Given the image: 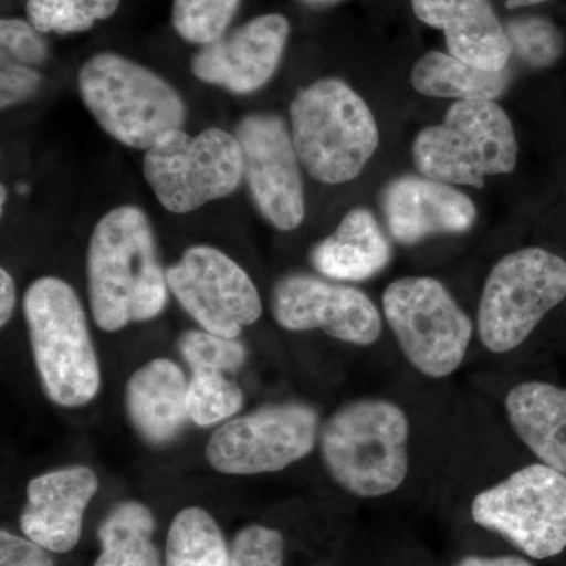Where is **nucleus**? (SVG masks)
Wrapping results in <instances>:
<instances>
[{
    "label": "nucleus",
    "instance_id": "f257e3e1",
    "mask_svg": "<svg viewBox=\"0 0 566 566\" xmlns=\"http://www.w3.org/2000/svg\"><path fill=\"white\" fill-rule=\"evenodd\" d=\"M87 282L93 318L107 333L161 314L169 283L144 210L122 205L99 219L88 243Z\"/></svg>",
    "mask_w": 566,
    "mask_h": 566
},
{
    "label": "nucleus",
    "instance_id": "f03ea898",
    "mask_svg": "<svg viewBox=\"0 0 566 566\" xmlns=\"http://www.w3.org/2000/svg\"><path fill=\"white\" fill-rule=\"evenodd\" d=\"M290 129L301 166L324 185L353 181L378 150L374 112L337 77L297 92L290 106Z\"/></svg>",
    "mask_w": 566,
    "mask_h": 566
},
{
    "label": "nucleus",
    "instance_id": "7ed1b4c3",
    "mask_svg": "<svg viewBox=\"0 0 566 566\" xmlns=\"http://www.w3.org/2000/svg\"><path fill=\"white\" fill-rule=\"evenodd\" d=\"M77 87L92 117L126 147L147 151L164 134L185 125L180 93L158 73L125 55H92L81 66Z\"/></svg>",
    "mask_w": 566,
    "mask_h": 566
},
{
    "label": "nucleus",
    "instance_id": "20e7f679",
    "mask_svg": "<svg viewBox=\"0 0 566 566\" xmlns=\"http://www.w3.org/2000/svg\"><path fill=\"white\" fill-rule=\"evenodd\" d=\"M409 422L403 409L386 400L345 405L319 431L331 476L359 497H381L408 475Z\"/></svg>",
    "mask_w": 566,
    "mask_h": 566
},
{
    "label": "nucleus",
    "instance_id": "39448f33",
    "mask_svg": "<svg viewBox=\"0 0 566 566\" xmlns=\"http://www.w3.org/2000/svg\"><path fill=\"white\" fill-rule=\"evenodd\" d=\"M24 315L44 392L65 408L91 403L102 374L73 286L57 277L39 279L25 293Z\"/></svg>",
    "mask_w": 566,
    "mask_h": 566
},
{
    "label": "nucleus",
    "instance_id": "423d86ee",
    "mask_svg": "<svg viewBox=\"0 0 566 566\" xmlns=\"http://www.w3.org/2000/svg\"><path fill=\"white\" fill-rule=\"evenodd\" d=\"M517 151L512 120L494 99L453 103L444 122L423 128L412 144L420 175L479 189L488 177L513 172Z\"/></svg>",
    "mask_w": 566,
    "mask_h": 566
},
{
    "label": "nucleus",
    "instance_id": "0eeeda50",
    "mask_svg": "<svg viewBox=\"0 0 566 566\" xmlns=\"http://www.w3.org/2000/svg\"><path fill=\"white\" fill-rule=\"evenodd\" d=\"M566 300V262L543 248L520 249L494 264L480 297V340L491 353L513 352Z\"/></svg>",
    "mask_w": 566,
    "mask_h": 566
},
{
    "label": "nucleus",
    "instance_id": "6e6552de",
    "mask_svg": "<svg viewBox=\"0 0 566 566\" xmlns=\"http://www.w3.org/2000/svg\"><path fill=\"white\" fill-rule=\"evenodd\" d=\"M144 177L167 211L188 214L240 188L243 151L226 129L208 128L197 136L174 129L145 151Z\"/></svg>",
    "mask_w": 566,
    "mask_h": 566
},
{
    "label": "nucleus",
    "instance_id": "1a4fd4ad",
    "mask_svg": "<svg viewBox=\"0 0 566 566\" xmlns=\"http://www.w3.org/2000/svg\"><path fill=\"white\" fill-rule=\"evenodd\" d=\"M387 324L420 374L452 375L464 360L472 322L449 290L433 277H403L382 293Z\"/></svg>",
    "mask_w": 566,
    "mask_h": 566
},
{
    "label": "nucleus",
    "instance_id": "9d476101",
    "mask_svg": "<svg viewBox=\"0 0 566 566\" xmlns=\"http://www.w3.org/2000/svg\"><path fill=\"white\" fill-rule=\"evenodd\" d=\"M471 513L527 556H557L566 547V475L543 463L527 465L476 495Z\"/></svg>",
    "mask_w": 566,
    "mask_h": 566
},
{
    "label": "nucleus",
    "instance_id": "9b49d317",
    "mask_svg": "<svg viewBox=\"0 0 566 566\" xmlns=\"http://www.w3.org/2000/svg\"><path fill=\"white\" fill-rule=\"evenodd\" d=\"M318 438V415L307 405L264 406L214 431L207 458L229 475L277 472L307 457Z\"/></svg>",
    "mask_w": 566,
    "mask_h": 566
},
{
    "label": "nucleus",
    "instance_id": "f8f14e48",
    "mask_svg": "<svg viewBox=\"0 0 566 566\" xmlns=\"http://www.w3.org/2000/svg\"><path fill=\"white\" fill-rule=\"evenodd\" d=\"M166 275L178 303L208 333L237 338L262 316V297L252 279L211 245L189 248Z\"/></svg>",
    "mask_w": 566,
    "mask_h": 566
},
{
    "label": "nucleus",
    "instance_id": "ddd939ff",
    "mask_svg": "<svg viewBox=\"0 0 566 566\" xmlns=\"http://www.w3.org/2000/svg\"><path fill=\"white\" fill-rule=\"evenodd\" d=\"M234 137L256 210L282 232L297 229L305 218V193L292 129L281 115L255 112L238 123Z\"/></svg>",
    "mask_w": 566,
    "mask_h": 566
},
{
    "label": "nucleus",
    "instance_id": "4468645a",
    "mask_svg": "<svg viewBox=\"0 0 566 566\" xmlns=\"http://www.w3.org/2000/svg\"><path fill=\"white\" fill-rule=\"evenodd\" d=\"M271 308L286 331L322 329L357 346L374 345L381 335V315L367 294L314 275L292 274L277 281Z\"/></svg>",
    "mask_w": 566,
    "mask_h": 566
},
{
    "label": "nucleus",
    "instance_id": "2eb2a0df",
    "mask_svg": "<svg viewBox=\"0 0 566 566\" xmlns=\"http://www.w3.org/2000/svg\"><path fill=\"white\" fill-rule=\"evenodd\" d=\"M290 22L279 13L262 14L229 31L193 55L197 80L245 95L264 87L281 66Z\"/></svg>",
    "mask_w": 566,
    "mask_h": 566
},
{
    "label": "nucleus",
    "instance_id": "dca6fc26",
    "mask_svg": "<svg viewBox=\"0 0 566 566\" xmlns=\"http://www.w3.org/2000/svg\"><path fill=\"white\" fill-rule=\"evenodd\" d=\"M381 207L387 229L405 245L468 232L476 219L475 205L465 193L427 177L397 178L382 192Z\"/></svg>",
    "mask_w": 566,
    "mask_h": 566
},
{
    "label": "nucleus",
    "instance_id": "f3484780",
    "mask_svg": "<svg viewBox=\"0 0 566 566\" xmlns=\"http://www.w3.org/2000/svg\"><path fill=\"white\" fill-rule=\"evenodd\" d=\"M96 491L98 479L84 465L31 480L20 517L25 538L50 553H70L80 543L85 509Z\"/></svg>",
    "mask_w": 566,
    "mask_h": 566
},
{
    "label": "nucleus",
    "instance_id": "a211bd4d",
    "mask_svg": "<svg viewBox=\"0 0 566 566\" xmlns=\"http://www.w3.org/2000/svg\"><path fill=\"white\" fill-rule=\"evenodd\" d=\"M417 20L444 32L453 57L488 71L509 66L512 44L490 0H411Z\"/></svg>",
    "mask_w": 566,
    "mask_h": 566
},
{
    "label": "nucleus",
    "instance_id": "6ab92c4d",
    "mask_svg": "<svg viewBox=\"0 0 566 566\" xmlns=\"http://www.w3.org/2000/svg\"><path fill=\"white\" fill-rule=\"evenodd\" d=\"M188 390V379L170 360L140 367L126 386V409L137 433L155 446L177 438L189 419Z\"/></svg>",
    "mask_w": 566,
    "mask_h": 566
},
{
    "label": "nucleus",
    "instance_id": "aec40b11",
    "mask_svg": "<svg viewBox=\"0 0 566 566\" xmlns=\"http://www.w3.org/2000/svg\"><path fill=\"white\" fill-rule=\"evenodd\" d=\"M390 256L392 249L381 226L365 208L346 212L335 232L311 253L319 274L344 282L375 277L389 264Z\"/></svg>",
    "mask_w": 566,
    "mask_h": 566
},
{
    "label": "nucleus",
    "instance_id": "412c9836",
    "mask_svg": "<svg viewBox=\"0 0 566 566\" xmlns=\"http://www.w3.org/2000/svg\"><path fill=\"white\" fill-rule=\"evenodd\" d=\"M505 409L517 438L543 464L566 475V389L523 382L506 395Z\"/></svg>",
    "mask_w": 566,
    "mask_h": 566
},
{
    "label": "nucleus",
    "instance_id": "4be33fe9",
    "mask_svg": "<svg viewBox=\"0 0 566 566\" xmlns=\"http://www.w3.org/2000/svg\"><path fill=\"white\" fill-rule=\"evenodd\" d=\"M512 73L488 71L469 65L453 55L431 51L417 61L411 71V84L420 95L430 98L494 99L509 87Z\"/></svg>",
    "mask_w": 566,
    "mask_h": 566
},
{
    "label": "nucleus",
    "instance_id": "5701e85b",
    "mask_svg": "<svg viewBox=\"0 0 566 566\" xmlns=\"http://www.w3.org/2000/svg\"><path fill=\"white\" fill-rule=\"evenodd\" d=\"M155 517L140 502H123L98 528L102 554L93 566H163L153 543Z\"/></svg>",
    "mask_w": 566,
    "mask_h": 566
},
{
    "label": "nucleus",
    "instance_id": "b1692460",
    "mask_svg": "<svg viewBox=\"0 0 566 566\" xmlns=\"http://www.w3.org/2000/svg\"><path fill=\"white\" fill-rule=\"evenodd\" d=\"M230 549L210 513L188 506L174 517L166 543V566H229Z\"/></svg>",
    "mask_w": 566,
    "mask_h": 566
},
{
    "label": "nucleus",
    "instance_id": "393cba45",
    "mask_svg": "<svg viewBox=\"0 0 566 566\" xmlns=\"http://www.w3.org/2000/svg\"><path fill=\"white\" fill-rule=\"evenodd\" d=\"M122 0H28V21L41 33H82L109 20Z\"/></svg>",
    "mask_w": 566,
    "mask_h": 566
},
{
    "label": "nucleus",
    "instance_id": "a878e982",
    "mask_svg": "<svg viewBox=\"0 0 566 566\" xmlns=\"http://www.w3.org/2000/svg\"><path fill=\"white\" fill-rule=\"evenodd\" d=\"M241 0H174L172 24L182 40L207 46L229 32Z\"/></svg>",
    "mask_w": 566,
    "mask_h": 566
},
{
    "label": "nucleus",
    "instance_id": "bb28decb",
    "mask_svg": "<svg viewBox=\"0 0 566 566\" xmlns=\"http://www.w3.org/2000/svg\"><path fill=\"white\" fill-rule=\"evenodd\" d=\"M243 392L223 374H192L188 390L189 419L199 427H210L229 419L243 408Z\"/></svg>",
    "mask_w": 566,
    "mask_h": 566
},
{
    "label": "nucleus",
    "instance_id": "cd10ccee",
    "mask_svg": "<svg viewBox=\"0 0 566 566\" xmlns=\"http://www.w3.org/2000/svg\"><path fill=\"white\" fill-rule=\"evenodd\" d=\"M512 52L532 69L554 65L564 52V36L545 18L527 17L505 25Z\"/></svg>",
    "mask_w": 566,
    "mask_h": 566
},
{
    "label": "nucleus",
    "instance_id": "c85d7f7f",
    "mask_svg": "<svg viewBox=\"0 0 566 566\" xmlns=\"http://www.w3.org/2000/svg\"><path fill=\"white\" fill-rule=\"evenodd\" d=\"M178 346L192 374H233L243 367L245 360L244 346L237 338L221 337L208 331H189L182 335Z\"/></svg>",
    "mask_w": 566,
    "mask_h": 566
},
{
    "label": "nucleus",
    "instance_id": "c756f323",
    "mask_svg": "<svg viewBox=\"0 0 566 566\" xmlns=\"http://www.w3.org/2000/svg\"><path fill=\"white\" fill-rule=\"evenodd\" d=\"M229 566H283V536L275 528L248 526L230 547Z\"/></svg>",
    "mask_w": 566,
    "mask_h": 566
},
{
    "label": "nucleus",
    "instance_id": "7c9ffc66",
    "mask_svg": "<svg viewBox=\"0 0 566 566\" xmlns=\"http://www.w3.org/2000/svg\"><path fill=\"white\" fill-rule=\"evenodd\" d=\"M0 44L2 61L21 63V65H41L48 57V44L43 33L36 31L29 21L2 20L0 22Z\"/></svg>",
    "mask_w": 566,
    "mask_h": 566
},
{
    "label": "nucleus",
    "instance_id": "2f4dec72",
    "mask_svg": "<svg viewBox=\"0 0 566 566\" xmlns=\"http://www.w3.org/2000/svg\"><path fill=\"white\" fill-rule=\"evenodd\" d=\"M40 84V73L32 70V66L2 61V74H0V104H2V109L31 98L39 91Z\"/></svg>",
    "mask_w": 566,
    "mask_h": 566
},
{
    "label": "nucleus",
    "instance_id": "473e14b6",
    "mask_svg": "<svg viewBox=\"0 0 566 566\" xmlns=\"http://www.w3.org/2000/svg\"><path fill=\"white\" fill-rule=\"evenodd\" d=\"M0 566H55L50 551L29 538L0 532Z\"/></svg>",
    "mask_w": 566,
    "mask_h": 566
},
{
    "label": "nucleus",
    "instance_id": "72a5a7b5",
    "mask_svg": "<svg viewBox=\"0 0 566 566\" xmlns=\"http://www.w3.org/2000/svg\"><path fill=\"white\" fill-rule=\"evenodd\" d=\"M17 305V286L13 277L6 270L0 271V324L6 326L13 316Z\"/></svg>",
    "mask_w": 566,
    "mask_h": 566
},
{
    "label": "nucleus",
    "instance_id": "f704fd0d",
    "mask_svg": "<svg viewBox=\"0 0 566 566\" xmlns=\"http://www.w3.org/2000/svg\"><path fill=\"white\" fill-rule=\"evenodd\" d=\"M457 566H534L526 558L504 557H465Z\"/></svg>",
    "mask_w": 566,
    "mask_h": 566
},
{
    "label": "nucleus",
    "instance_id": "c9c22d12",
    "mask_svg": "<svg viewBox=\"0 0 566 566\" xmlns=\"http://www.w3.org/2000/svg\"><path fill=\"white\" fill-rule=\"evenodd\" d=\"M547 2V0H505L506 9H520V7L538 6V3Z\"/></svg>",
    "mask_w": 566,
    "mask_h": 566
},
{
    "label": "nucleus",
    "instance_id": "e433bc0d",
    "mask_svg": "<svg viewBox=\"0 0 566 566\" xmlns=\"http://www.w3.org/2000/svg\"><path fill=\"white\" fill-rule=\"evenodd\" d=\"M0 193H2V196H0V207H2V211H3V207H6V202H7V188H6V186H2V189H0Z\"/></svg>",
    "mask_w": 566,
    "mask_h": 566
},
{
    "label": "nucleus",
    "instance_id": "4c0bfd02",
    "mask_svg": "<svg viewBox=\"0 0 566 566\" xmlns=\"http://www.w3.org/2000/svg\"><path fill=\"white\" fill-rule=\"evenodd\" d=\"M308 2H314V3H326V2H334V0H308Z\"/></svg>",
    "mask_w": 566,
    "mask_h": 566
}]
</instances>
